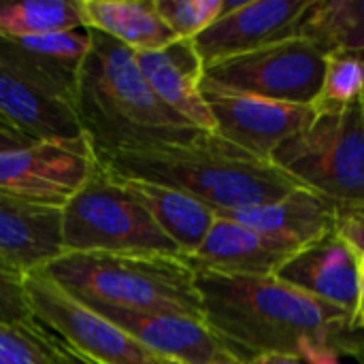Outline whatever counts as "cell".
<instances>
[{
	"mask_svg": "<svg viewBox=\"0 0 364 364\" xmlns=\"http://www.w3.org/2000/svg\"><path fill=\"white\" fill-rule=\"evenodd\" d=\"M87 136L77 141H43L0 151V192L62 209L98 171Z\"/></svg>",
	"mask_w": 364,
	"mask_h": 364,
	"instance_id": "9",
	"label": "cell"
},
{
	"mask_svg": "<svg viewBox=\"0 0 364 364\" xmlns=\"http://www.w3.org/2000/svg\"><path fill=\"white\" fill-rule=\"evenodd\" d=\"M0 364H55L38 324H0Z\"/></svg>",
	"mask_w": 364,
	"mask_h": 364,
	"instance_id": "26",
	"label": "cell"
},
{
	"mask_svg": "<svg viewBox=\"0 0 364 364\" xmlns=\"http://www.w3.org/2000/svg\"><path fill=\"white\" fill-rule=\"evenodd\" d=\"M273 164L328 200L339 215H364V111L316 113L301 134L284 143Z\"/></svg>",
	"mask_w": 364,
	"mask_h": 364,
	"instance_id": "5",
	"label": "cell"
},
{
	"mask_svg": "<svg viewBox=\"0 0 364 364\" xmlns=\"http://www.w3.org/2000/svg\"><path fill=\"white\" fill-rule=\"evenodd\" d=\"M0 117L34 143L85 136L73 102L2 60Z\"/></svg>",
	"mask_w": 364,
	"mask_h": 364,
	"instance_id": "15",
	"label": "cell"
},
{
	"mask_svg": "<svg viewBox=\"0 0 364 364\" xmlns=\"http://www.w3.org/2000/svg\"><path fill=\"white\" fill-rule=\"evenodd\" d=\"M314 0L228 2V9L192 43L205 68L267 45L299 36V26Z\"/></svg>",
	"mask_w": 364,
	"mask_h": 364,
	"instance_id": "11",
	"label": "cell"
},
{
	"mask_svg": "<svg viewBox=\"0 0 364 364\" xmlns=\"http://www.w3.org/2000/svg\"><path fill=\"white\" fill-rule=\"evenodd\" d=\"M337 235L346 239L364 260V215H339Z\"/></svg>",
	"mask_w": 364,
	"mask_h": 364,
	"instance_id": "29",
	"label": "cell"
},
{
	"mask_svg": "<svg viewBox=\"0 0 364 364\" xmlns=\"http://www.w3.org/2000/svg\"><path fill=\"white\" fill-rule=\"evenodd\" d=\"M352 328L364 333V264H363V282H360V294H358V305L352 316Z\"/></svg>",
	"mask_w": 364,
	"mask_h": 364,
	"instance_id": "32",
	"label": "cell"
},
{
	"mask_svg": "<svg viewBox=\"0 0 364 364\" xmlns=\"http://www.w3.org/2000/svg\"><path fill=\"white\" fill-rule=\"evenodd\" d=\"M339 354L354 358L358 364H364V333L352 331L339 346Z\"/></svg>",
	"mask_w": 364,
	"mask_h": 364,
	"instance_id": "30",
	"label": "cell"
},
{
	"mask_svg": "<svg viewBox=\"0 0 364 364\" xmlns=\"http://www.w3.org/2000/svg\"><path fill=\"white\" fill-rule=\"evenodd\" d=\"M326 55L314 41L292 36L207 66L200 90L314 105L322 87Z\"/></svg>",
	"mask_w": 364,
	"mask_h": 364,
	"instance_id": "7",
	"label": "cell"
},
{
	"mask_svg": "<svg viewBox=\"0 0 364 364\" xmlns=\"http://www.w3.org/2000/svg\"><path fill=\"white\" fill-rule=\"evenodd\" d=\"M115 179L147 209L160 230L181 250L183 256H190L198 250L211 224L215 222V213L207 205L179 190L158 183L126 177Z\"/></svg>",
	"mask_w": 364,
	"mask_h": 364,
	"instance_id": "20",
	"label": "cell"
},
{
	"mask_svg": "<svg viewBox=\"0 0 364 364\" xmlns=\"http://www.w3.org/2000/svg\"><path fill=\"white\" fill-rule=\"evenodd\" d=\"M211 364H250L245 358H241L237 352H230V354H226V356H222V358H218V360H213Z\"/></svg>",
	"mask_w": 364,
	"mask_h": 364,
	"instance_id": "34",
	"label": "cell"
},
{
	"mask_svg": "<svg viewBox=\"0 0 364 364\" xmlns=\"http://www.w3.org/2000/svg\"><path fill=\"white\" fill-rule=\"evenodd\" d=\"M162 21L181 41H194L226 9V0H154Z\"/></svg>",
	"mask_w": 364,
	"mask_h": 364,
	"instance_id": "25",
	"label": "cell"
},
{
	"mask_svg": "<svg viewBox=\"0 0 364 364\" xmlns=\"http://www.w3.org/2000/svg\"><path fill=\"white\" fill-rule=\"evenodd\" d=\"M200 92L213 115L215 134L264 162H273L275 151L316 119L311 105L277 102L213 90Z\"/></svg>",
	"mask_w": 364,
	"mask_h": 364,
	"instance_id": "10",
	"label": "cell"
},
{
	"mask_svg": "<svg viewBox=\"0 0 364 364\" xmlns=\"http://www.w3.org/2000/svg\"><path fill=\"white\" fill-rule=\"evenodd\" d=\"M136 60L149 87L171 111L205 132H215L213 115L200 92L205 64L192 41L179 38L158 51L136 53Z\"/></svg>",
	"mask_w": 364,
	"mask_h": 364,
	"instance_id": "19",
	"label": "cell"
},
{
	"mask_svg": "<svg viewBox=\"0 0 364 364\" xmlns=\"http://www.w3.org/2000/svg\"><path fill=\"white\" fill-rule=\"evenodd\" d=\"M360 102H363V111H364V96H363V100H360Z\"/></svg>",
	"mask_w": 364,
	"mask_h": 364,
	"instance_id": "35",
	"label": "cell"
},
{
	"mask_svg": "<svg viewBox=\"0 0 364 364\" xmlns=\"http://www.w3.org/2000/svg\"><path fill=\"white\" fill-rule=\"evenodd\" d=\"M205 324L245 360L288 356L314 360L337 356L354 331L352 316L277 277H226L196 273Z\"/></svg>",
	"mask_w": 364,
	"mask_h": 364,
	"instance_id": "1",
	"label": "cell"
},
{
	"mask_svg": "<svg viewBox=\"0 0 364 364\" xmlns=\"http://www.w3.org/2000/svg\"><path fill=\"white\" fill-rule=\"evenodd\" d=\"M45 273L87 307L179 314L205 322L196 273L177 256L62 254Z\"/></svg>",
	"mask_w": 364,
	"mask_h": 364,
	"instance_id": "4",
	"label": "cell"
},
{
	"mask_svg": "<svg viewBox=\"0 0 364 364\" xmlns=\"http://www.w3.org/2000/svg\"><path fill=\"white\" fill-rule=\"evenodd\" d=\"M147 350L179 364H211L235 352L205 322L164 311L92 307Z\"/></svg>",
	"mask_w": 364,
	"mask_h": 364,
	"instance_id": "13",
	"label": "cell"
},
{
	"mask_svg": "<svg viewBox=\"0 0 364 364\" xmlns=\"http://www.w3.org/2000/svg\"><path fill=\"white\" fill-rule=\"evenodd\" d=\"M215 215L232 220L294 254L337 232L339 224V211L303 186L277 200L250 209L218 211Z\"/></svg>",
	"mask_w": 364,
	"mask_h": 364,
	"instance_id": "14",
	"label": "cell"
},
{
	"mask_svg": "<svg viewBox=\"0 0 364 364\" xmlns=\"http://www.w3.org/2000/svg\"><path fill=\"white\" fill-rule=\"evenodd\" d=\"M363 264H364V260H363Z\"/></svg>",
	"mask_w": 364,
	"mask_h": 364,
	"instance_id": "36",
	"label": "cell"
},
{
	"mask_svg": "<svg viewBox=\"0 0 364 364\" xmlns=\"http://www.w3.org/2000/svg\"><path fill=\"white\" fill-rule=\"evenodd\" d=\"M364 96V53L363 51H333L326 55L324 79L314 111L339 113L360 102Z\"/></svg>",
	"mask_w": 364,
	"mask_h": 364,
	"instance_id": "24",
	"label": "cell"
},
{
	"mask_svg": "<svg viewBox=\"0 0 364 364\" xmlns=\"http://www.w3.org/2000/svg\"><path fill=\"white\" fill-rule=\"evenodd\" d=\"M26 273L0 258V324L34 326L36 320L30 309L26 292Z\"/></svg>",
	"mask_w": 364,
	"mask_h": 364,
	"instance_id": "27",
	"label": "cell"
},
{
	"mask_svg": "<svg viewBox=\"0 0 364 364\" xmlns=\"http://www.w3.org/2000/svg\"><path fill=\"white\" fill-rule=\"evenodd\" d=\"M62 254V209L0 192V258L30 275Z\"/></svg>",
	"mask_w": 364,
	"mask_h": 364,
	"instance_id": "18",
	"label": "cell"
},
{
	"mask_svg": "<svg viewBox=\"0 0 364 364\" xmlns=\"http://www.w3.org/2000/svg\"><path fill=\"white\" fill-rule=\"evenodd\" d=\"M85 28L102 32L134 53L158 51L179 41L154 0H83Z\"/></svg>",
	"mask_w": 364,
	"mask_h": 364,
	"instance_id": "21",
	"label": "cell"
},
{
	"mask_svg": "<svg viewBox=\"0 0 364 364\" xmlns=\"http://www.w3.org/2000/svg\"><path fill=\"white\" fill-rule=\"evenodd\" d=\"M96 158L115 177L179 190L213 213L258 207L301 188L277 164L250 156L215 132H200L177 143L96 154Z\"/></svg>",
	"mask_w": 364,
	"mask_h": 364,
	"instance_id": "2",
	"label": "cell"
},
{
	"mask_svg": "<svg viewBox=\"0 0 364 364\" xmlns=\"http://www.w3.org/2000/svg\"><path fill=\"white\" fill-rule=\"evenodd\" d=\"M299 36L314 41L326 53H364V0H314L303 15Z\"/></svg>",
	"mask_w": 364,
	"mask_h": 364,
	"instance_id": "22",
	"label": "cell"
},
{
	"mask_svg": "<svg viewBox=\"0 0 364 364\" xmlns=\"http://www.w3.org/2000/svg\"><path fill=\"white\" fill-rule=\"evenodd\" d=\"M90 47V28L32 38H0V60L75 105L81 68Z\"/></svg>",
	"mask_w": 364,
	"mask_h": 364,
	"instance_id": "16",
	"label": "cell"
},
{
	"mask_svg": "<svg viewBox=\"0 0 364 364\" xmlns=\"http://www.w3.org/2000/svg\"><path fill=\"white\" fill-rule=\"evenodd\" d=\"M250 364H303L296 358H288V356H273V354H267V356H254L247 360Z\"/></svg>",
	"mask_w": 364,
	"mask_h": 364,
	"instance_id": "33",
	"label": "cell"
},
{
	"mask_svg": "<svg viewBox=\"0 0 364 364\" xmlns=\"http://www.w3.org/2000/svg\"><path fill=\"white\" fill-rule=\"evenodd\" d=\"M294 252L271 243L254 230L215 215L198 250L186 256L194 273L226 277H275Z\"/></svg>",
	"mask_w": 364,
	"mask_h": 364,
	"instance_id": "17",
	"label": "cell"
},
{
	"mask_svg": "<svg viewBox=\"0 0 364 364\" xmlns=\"http://www.w3.org/2000/svg\"><path fill=\"white\" fill-rule=\"evenodd\" d=\"M26 292L36 324L58 335L94 363L179 364L147 350L92 307L75 301L41 271L26 277Z\"/></svg>",
	"mask_w": 364,
	"mask_h": 364,
	"instance_id": "8",
	"label": "cell"
},
{
	"mask_svg": "<svg viewBox=\"0 0 364 364\" xmlns=\"http://www.w3.org/2000/svg\"><path fill=\"white\" fill-rule=\"evenodd\" d=\"M85 28L83 0L0 2V38H32Z\"/></svg>",
	"mask_w": 364,
	"mask_h": 364,
	"instance_id": "23",
	"label": "cell"
},
{
	"mask_svg": "<svg viewBox=\"0 0 364 364\" xmlns=\"http://www.w3.org/2000/svg\"><path fill=\"white\" fill-rule=\"evenodd\" d=\"M62 247L64 254L186 258L147 209L102 166L62 207Z\"/></svg>",
	"mask_w": 364,
	"mask_h": 364,
	"instance_id": "6",
	"label": "cell"
},
{
	"mask_svg": "<svg viewBox=\"0 0 364 364\" xmlns=\"http://www.w3.org/2000/svg\"><path fill=\"white\" fill-rule=\"evenodd\" d=\"M275 277L354 316L363 282V258L346 239L333 232L292 254Z\"/></svg>",
	"mask_w": 364,
	"mask_h": 364,
	"instance_id": "12",
	"label": "cell"
},
{
	"mask_svg": "<svg viewBox=\"0 0 364 364\" xmlns=\"http://www.w3.org/2000/svg\"><path fill=\"white\" fill-rule=\"evenodd\" d=\"M41 326V324H38ZM43 328V326H41ZM43 337H45V343L53 356L55 364H98L94 363L92 358H87L85 354H81L79 350H75L70 343H66L64 339H60L58 335L49 333L47 328H43Z\"/></svg>",
	"mask_w": 364,
	"mask_h": 364,
	"instance_id": "28",
	"label": "cell"
},
{
	"mask_svg": "<svg viewBox=\"0 0 364 364\" xmlns=\"http://www.w3.org/2000/svg\"><path fill=\"white\" fill-rule=\"evenodd\" d=\"M75 107L96 154L177 143L205 132L154 94L132 49L96 30L81 68Z\"/></svg>",
	"mask_w": 364,
	"mask_h": 364,
	"instance_id": "3",
	"label": "cell"
},
{
	"mask_svg": "<svg viewBox=\"0 0 364 364\" xmlns=\"http://www.w3.org/2000/svg\"><path fill=\"white\" fill-rule=\"evenodd\" d=\"M34 141H30L28 136H23L17 128H13L11 124H6L0 117V151L2 149H13V147H23V145H32Z\"/></svg>",
	"mask_w": 364,
	"mask_h": 364,
	"instance_id": "31",
	"label": "cell"
}]
</instances>
